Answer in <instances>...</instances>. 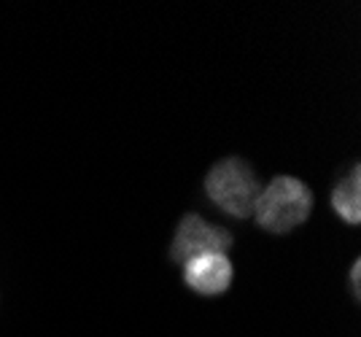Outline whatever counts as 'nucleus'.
Listing matches in <instances>:
<instances>
[{
  "instance_id": "1",
  "label": "nucleus",
  "mask_w": 361,
  "mask_h": 337,
  "mask_svg": "<svg viewBox=\"0 0 361 337\" xmlns=\"http://www.w3.org/2000/svg\"><path fill=\"white\" fill-rule=\"evenodd\" d=\"M310 211H313V195L307 184H302L294 176H278L267 186H262L254 205L259 227L278 235L300 227Z\"/></svg>"
},
{
  "instance_id": "3",
  "label": "nucleus",
  "mask_w": 361,
  "mask_h": 337,
  "mask_svg": "<svg viewBox=\"0 0 361 337\" xmlns=\"http://www.w3.org/2000/svg\"><path fill=\"white\" fill-rule=\"evenodd\" d=\"M232 245V235L221 227L211 224L208 219L197 214H189L180 219L178 230L173 235V259L178 264H186L195 257H202V254H226Z\"/></svg>"
},
{
  "instance_id": "5",
  "label": "nucleus",
  "mask_w": 361,
  "mask_h": 337,
  "mask_svg": "<svg viewBox=\"0 0 361 337\" xmlns=\"http://www.w3.org/2000/svg\"><path fill=\"white\" fill-rule=\"evenodd\" d=\"M331 208L345 224H359L361 221V168L353 165L350 176L331 192Z\"/></svg>"
},
{
  "instance_id": "4",
  "label": "nucleus",
  "mask_w": 361,
  "mask_h": 337,
  "mask_svg": "<svg viewBox=\"0 0 361 337\" xmlns=\"http://www.w3.org/2000/svg\"><path fill=\"white\" fill-rule=\"evenodd\" d=\"M232 278H235V267H232V259L226 254H202V257H195L183 264L186 286L197 294H205V297L224 294L232 283Z\"/></svg>"
},
{
  "instance_id": "6",
  "label": "nucleus",
  "mask_w": 361,
  "mask_h": 337,
  "mask_svg": "<svg viewBox=\"0 0 361 337\" xmlns=\"http://www.w3.org/2000/svg\"><path fill=\"white\" fill-rule=\"evenodd\" d=\"M350 283H353V291L359 294V259L353 262V267H350Z\"/></svg>"
},
{
  "instance_id": "2",
  "label": "nucleus",
  "mask_w": 361,
  "mask_h": 337,
  "mask_svg": "<svg viewBox=\"0 0 361 337\" xmlns=\"http://www.w3.org/2000/svg\"><path fill=\"white\" fill-rule=\"evenodd\" d=\"M205 192H208L211 202H216L226 216L248 219V216H254V205L259 200L262 184L251 165H245L238 157H229L211 168L208 178H205Z\"/></svg>"
}]
</instances>
